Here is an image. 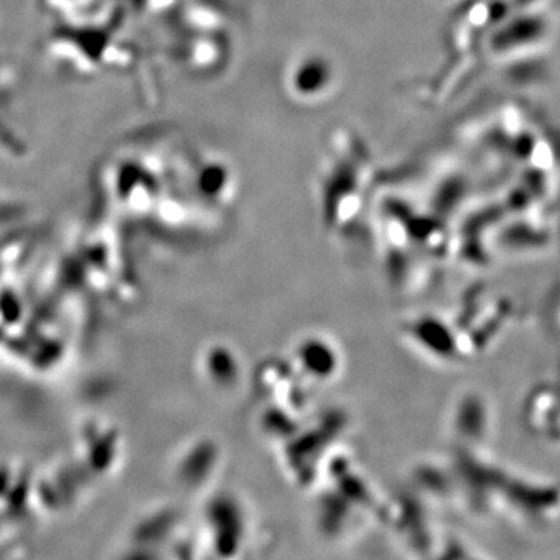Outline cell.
I'll list each match as a JSON object with an SVG mask.
<instances>
[{
  "mask_svg": "<svg viewBox=\"0 0 560 560\" xmlns=\"http://www.w3.org/2000/svg\"><path fill=\"white\" fill-rule=\"evenodd\" d=\"M375 171L370 150L350 131L335 132L319 171V210L324 228L346 238L372 219Z\"/></svg>",
  "mask_w": 560,
  "mask_h": 560,
  "instance_id": "6da1fadb",
  "label": "cell"
},
{
  "mask_svg": "<svg viewBox=\"0 0 560 560\" xmlns=\"http://www.w3.org/2000/svg\"><path fill=\"white\" fill-rule=\"evenodd\" d=\"M352 418L348 410L331 407L313 411L301 430L278 448L289 480L304 492H315L323 481L327 460L346 445Z\"/></svg>",
  "mask_w": 560,
  "mask_h": 560,
  "instance_id": "7a4b0ae2",
  "label": "cell"
},
{
  "mask_svg": "<svg viewBox=\"0 0 560 560\" xmlns=\"http://www.w3.org/2000/svg\"><path fill=\"white\" fill-rule=\"evenodd\" d=\"M200 530L208 556L238 559L254 539V517L249 504L231 489H213L206 495Z\"/></svg>",
  "mask_w": 560,
  "mask_h": 560,
  "instance_id": "3957f363",
  "label": "cell"
},
{
  "mask_svg": "<svg viewBox=\"0 0 560 560\" xmlns=\"http://www.w3.org/2000/svg\"><path fill=\"white\" fill-rule=\"evenodd\" d=\"M186 175V194L191 208L206 217L226 212L237 195V178L226 161L213 154H202L189 161Z\"/></svg>",
  "mask_w": 560,
  "mask_h": 560,
  "instance_id": "277c9868",
  "label": "cell"
},
{
  "mask_svg": "<svg viewBox=\"0 0 560 560\" xmlns=\"http://www.w3.org/2000/svg\"><path fill=\"white\" fill-rule=\"evenodd\" d=\"M341 73L337 62L320 50H304L294 55L285 72L287 94L301 105H320L337 94Z\"/></svg>",
  "mask_w": 560,
  "mask_h": 560,
  "instance_id": "5b68a950",
  "label": "cell"
},
{
  "mask_svg": "<svg viewBox=\"0 0 560 560\" xmlns=\"http://www.w3.org/2000/svg\"><path fill=\"white\" fill-rule=\"evenodd\" d=\"M250 382L260 404L279 405L305 418L315 411V389L302 381L290 359L270 357L261 360L254 370Z\"/></svg>",
  "mask_w": 560,
  "mask_h": 560,
  "instance_id": "8992f818",
  "label": "cell"
},
{
  "mask_svg": "<svg viewBox=\"0 0 560 560\" xmlns=\"http://www.w3.org/2000/svg\"><path fill=\"white\" fill-rule=\"evenodd\" d=\"M302 381L313 389L327 388L345 372V353L330 335L312 331L294 342L289 357Z\"/></svg>",
  "mask_w": 560,
  "mask_h": 560,
  "instance_id": "52a82bcc",
  "label": "cell"
},
{
  "mask_svg": "<svg viewBox=\"0 0 560 560\" xmlns=\"http://www.w3.org/2000/svg\"><path fill=\"white\" fill-rule=\"evenodd\" d=\"M224 469V448L212 436L190 441L176 458L175 480L184 492L206 497L215 489Z\"/></svg>",
  "mask_w": 560,
  "mask_h": 560,
  "instance_id": "ba28073f",
  "label": "cell"
},
{
  "mask_svg": "<svg viewBox=\"0 0 560 560\" xmlns=\"http://www.w3.org/2000/svg\"><path fill=\"white\" fill-rule=\"evenodd\" d=\"M202 381L217 393L230 394L245 381V366L238 350L224 341L209 342L198 359Z\"/></svg>",
  "mask_w": 560,
  "mask_h": 560,
  "instance_id": "9c48e42d",
  "label": "cell"
},
{
  "mask_svg": "<svg viewBox=\"0 0 560 560\" xmlns=\"http://www.w3.org/2000/svg\"><path fill=\"white\" fill-rule=\"evenodd\" d=\"M305 416L289 410V408L279 407V405L261 404L260 410L256 416L257 430L265 441L275 444L276 447L290 441L301 427L304 425Z\"/></svg>",
  "mask_w": 560,
  "mask_h": 560,
  "instance_id": "30bf717a",
  "label": "cell"
}]
</instances>
